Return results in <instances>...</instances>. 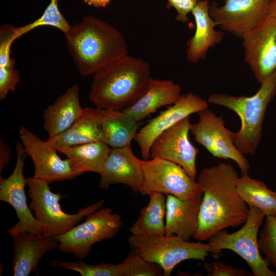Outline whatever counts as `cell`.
<instances>
[{
	"instance_id": "obj_20",
	"label": "cell",
	"mask_w": 276,
	"mask_h": 276,
	"mask_svg": "<svg viewBox=\"0 0 276 276\" xmlns=\"http://www.w3.org/2000/svg\"><path fill=\"white\" fill-rule=\"evenodd\" d=\"M202 196L181 200L167 195L166 235H175L186 241L193 237L198 228Z\"/></svg>"
},
{
	"instance_id": "obj_1",
	"label": "cell",
	"mask_w": 276,
	"mask_h": 276,
	"mask_svg": "<svg viewBox=\"0 0 276 276\" xmlns=\"http://www.w3.org/2000/svg\"><path fill=\"white\" fill-rule=\"evenodd\" d=\"M238 177L234 167L226 163L201 171L196 181L203 196L195 239L208 240L221 230L239 226L246 222L249 208L237 191Z\"/></svg>"
},
{
	"instance_id": "obj_4",
	"label": "cell",
	"mask_w": 276,
	"mask_h": 276,
	"mask_svg": "<svg viewBox=\"0 0 276 276\" xmlns=\"http://www.w3.org/2000/svg\"><path fill=\"white\" fill-rule=\"evenodd\" d=\"M260 84L259 90L251 96L215 93L207 100L208 103L224 107L238 116L241 127L238 131L232 132V138L243 154L254 155L261 141L265 112L276 96V71Z\"/></svg>"
},
{
	"instance_id": "obj_33",
	"label": "cell",
	"mask_w": 276,
	"mask_h": 276,
	"mask_svg": "<svg viewBox=\"0 0 276 276\" xmlns=\"http://www.w3.org/2000/svg\"><path fill=\"white\" fill-rule=\"evenodd\" d=\"M19 81V73L15 67H0V99L15 91Z\"/></svg>"
},
{
	"instance_id": "obj_13",
	"label": "cell",
	"mask_w": 276,
	"mask_h": 276,
	"mask_svg": "<svg viewBox=\"0 0 276 276\" xmlns=\"http://www.w3.org/2000/svg\"><path fill=\"white\" fill-rule=\"evenodd\" d=\"M19 136L27 156L31 158L34 164V178L50 184L76 177L69 159H62L58 155V151L47 140H42L22 126L19 129Z\"/></svg>"
},
{
	"instance_id": "obj_31",
	"label": "cell",
	"mask_w": 276,
	"mask_h": 276,
	"mask_svg": "<svg viewBox=\"0 0 276 276\" xmlns=\"http://www.w3.org/2000/svg\"><path fill=\"white\" fill-rule=\"evenodd\" d=\"M260 251L269 264L276 267V217L266 216L258 238Z\"/></svg>"
},
{
	"instance_id": "obj_10",
	"label": "cell",
	"mask_w": 276,
	"mask_h": 276,
	"mask_svg": "<svg viewBox=\"0 0 276 276\" xmlns=\"http://www.w3.org/2000/svg\"><path fill=\"white\" fill-rule=\"evenodd\" d=\"M198 120L192 124L190 132L195 141L204 147L213 156L234 161L242 173H248L249 163L235 145L232 131L225 125L222 117L208 108L199 112Z\"/></svg>"
},
{
	"instance_id": "obj_21",
	"label": "cell",
	"mask_w": 276,
	"mask_h": 276,
	"mask_svg": "<svg viewBox=\"0 0 276 276\" xmlns=\"http://www.w3.org/2000/svg\"><path fill=\"white\" fill-rule=\"evenodd\" d=\"M79 88L74 85L43 111V127L49 138L55 137L70 128L83 114Z\"/></svg>"
},
{
	"instance_id": "obj_28",
	"label": "cell",
	"mask_w": 276,
	"mask_h": 276,
	"mask_svg": "<svg viewBox=\"0 0 276 276\" xmlns=\"http://www.w3.org/2000/svg\"><path fill=\"white\" fill-rule=\"evenodd\" d=\"M50 264L54 267H61L72 270L82 276H124L123 265L100 263L97 265L87 264L80 259L74 262L53 260Z\"/></svg>"
},
{
	"instance_id": "obj_26",
	"label": "cell",
	"mask_w": 276,
	"mask_h": 276,
	"mask_svg": "<svg viewBox=\"0 0 276 276\" xmlns=\"http://www.w3.org/2000/svg\"><path fill=\"white\" fill-rule=\"evenodd\" d=\"M148 195L149 201L141 210L137 220L130 227L131 234L149 236L165 235L166 198L164 194L153 192Z\"/></svg>"
},
{
	"instance_id": "obj_25",
	"label": "cell",
	"mask_w": 276,
	"mask_h": 276,
	"mask_svg": "<svg viewBox=\"0 0 276 276\" xmlns=\"http://www.w3.org/2000/svg\"><path fill=\"white\" fill-rule=\"evenodd\" d=\"M111 148L102 142H95L59 148L70 161L76 175L91 172L100 174Z\"/></svg>"
},
{
	"instance_id": "obj_30",
	"label": "cell",
	"mask_w": 276,
	"mask_h": 276,
	"mask_svg": "<svg viewBox=\"0 0 276 276\" xmlns=\"http://www.w3.org/2000/svg\"><path fill=\"white\" fill-rule=\"evenodd\" d=\"M124 276H162L163 270L156 263L149 261L133 250L122 262Z\"/></svg>"
},
{
	"instance_id": "obj_6",
	"label": "cell",
	"mask_w": 276,
	"mask_h": 276,
	"mask_svg": "<svg viewBox=\"0 0 276 276\" xmlns=\"http://www.w3.org/2000/svg\"><path fill=\"white\" fill-rule=\"evenodd\" d=\"M128 242L132 250L145 259L159 265L164 276H170L174 267L186 260L204 262L212 251L208 243L189 242L175 235L131 234Z\"/></svg>"
},
{
	"instance_id": "obj_35",
	"label": "cell",
	"mask_w": 276,
	"mask_h": 276,
	"mask_svg": "<svg viewBox=\"0 0 276 276\" xmlns=\"http://www.w3.org/2000/svg\"><path fill=\"white\" fill-rule=\"evenodd\" d=\"M168 7H173L177 11L175 19L182 23L189 21L188 14L193 9L199 0H167Z\"/></svg>"
},
{
	"instance_id": "obj_3",
	"label": "cell",
	"mask_w": 276,
	"mask_h": 276,
	"mask_svg": "<svg viewBox=\"0 0 276 276\" xmlns=\"http://www.w3.org/2000/svg\"><path fill=\"white\" fill-rule=\"evenodd\" d=\"M151 78L147 62L127 55L93 75L88 98L96 108L124 110L144 93Z\"/></svg>"
},
{
	"instance_id": "obj_15",
	"label": "cell",
	"mask_w": 276,
	"mask_h": 276,
	"mask_svg": "<svg viewBox=\"0 0 276 276\" xmlns=\"http://www.w3.org/2000/svg\"><path fill=\"white\" fill-rule=\"evenodd\" d=\"M190 117L160 134L150 148L151 158L159 157L180 166L194 179L197 176L196 158L199 152L190 141Z\"/></svg>"
},
{
	"instance_id": "obj_22",
	"label": "cell",
	"mask_w": 276,
	"mask_h": 276,
	"mask_svg": "<svg viewBox=\"0 0 276 276\" xmlns=\"http://www.w3.org/2000/svg\"><path fill=\"white\" fill-rule=\"evenodd\" d=\"M181 91L180 85L171 79L151 78L144 93L123 111L140 122L158 108L175 103L180 97Z\"/></svg>"
},
{
	"instance_id": "obj_23",
	"label": "cell",
	"mask_w": 276,
	"mask_h": 276,
	"mask_svg": "<svg viewBox=\"0 0 276 276\" xmlns=\"http://www.w3.org/2000/svg\"><path fill=\"white\" fill-rule=\"evenodd\" d=\"M47 141L57 150L91 142H103L99 108H85L81 116L70 128Z\"/></svg>"
},
{
	"instance_id": "obj_5",
	"label": "cell",
	"mask_w": 276,
	"mask_h": 276,
	"mask_svg": "<svg viewBox=\"0 0 276 276\" xmlns=\"http://www.w3.org/2000/svg\"><path fill=\"white\" fill-rule=\"evenodd\" d=\"M26 185L31 201L29 207L39 223L42 234L55 237L64 234L77 225L84 217L102 208L105 201L100 199L76 214H70L61 209L60 201L66 195L53 192L45 181L32 177H26Z\"/></svg>"
},
{
	"instance_id": "obj_24",
	"label": "cell",
	"mask_w": 276,
	"mask_h": 276,
	"mask_svg": "<svg viewBox=\"0 0 276 276\" xmlns=\"http://www.w3.org/2000/svg\"><path fill=\"white\" fill-rule=\"evenodd\" d=\"M99 114L104 143L111 148L131 145L140 122L123 110L99 108Z\"/></svg>"
},
{
	"instance_id": "obj_18",
	"label": "cell",
	"mask_w": 276,
	"mask_h": 276,
	"mask_svg": "<svg viewBox=\"0 0 276 276\" xmlns=\"http://www.w3.org/2000/svg\"><path fill=\"white\" fill-rule=\"evenodd\" d=\"M13 271L14 276H28L36 271L38 264L48 252L58 248L55 237L29 233L12 236Z\"/></svg>"
},
{
	"instance_id": "obj_16",
	"label": "cell",
	"mask_w": 276,
	"mask_h": 276,
	"mask_svg": "<svg viewBox=\"0 0 276 276\" xmlns=\"http://www.w3.org/2000/svg\"><path fill=\"white\" fill-rule=\"evenodd\" d=\"M207 108V100L189 92L181 95L175 103L150 120L139 130L134 138L143 159L151 158V146L160 134L185 118Z\"/></svg>"
},
{
	"instance_id": "obj_29",
	"label": "cell",
	"mask_w": 276,
	"mask_h": 276,
	"mask_svg": "<svg viewBox=\"0 0 276 276\" xmlns=\"http://www.w3.org/2000/svg\"><path fill=\"white\" fill-rule=\"evenodd\" d=\"M41 26L56 28L65 34L71 26L61 13L58 6V0H51L50 4L40 17L22 27L16 28L17 38L33 29Z\"/></svg>"
},
{
	"instance_id": "obj_11",
	"label": "cell",
	"mask_w": 276,
	"mask_h": 276,
	"mask_svg": "<svg viewBox=\"0 0 276 276\" xmlns=\"http://www.w3.org/2000/svg\"><path fill=\"white\" fill-rule=\"evenodd\" d=\"M241 38L244 61L261 83L276 71V20L267 15Z\"/></svg>"
},
{
	"instance_id": "obj_9",
	"label": "cell",
	"mask_w": 276,
	"mask_h": 276,
	"mask_svg": "<svg viewBox=\"0 0 276 276\" xmlns=\"http://www.w3.org/2000/svg\"><path fill=\"white\" fill-rule=\"evenodd\" d=\"M142 168L143 195L155 192L189 200L202 195L196 180L175 163L155 157L142 160Z\"/></svg>"
},
{
	"instance_id": "obj_14",
	"label": "cell",
	"mask_w": 276,
	"mask_h": 276,
	"mask_svg": "<svg viewBox=\"0 0 276 276\" xmlns=\"http://www.w3.org/2000/svg\"><path fill=\"white\" fill-rule=\"evenodd\" d=\"M224 1L221 6L210 5V15L222 31L241 38L267 16L271 0Z\"/></svg>"
},
{
	"instance_id": "obj_19",
	"label": "cell",
	"mask_w": 276,
	"mask_h": 276,
	"mask_svg": "<svg viewBox=\"0 0 276 276\" xmlns=\"http://www.w3.org/2000/svg\"><path fill=\"white\" fill-rule=\"evenodd\" d=\"M209 0H199L192 14L196 25L194 35L187 41V60L196 64L206 57L210 48L219 44L224 37L223 31L215 29L217 25L210 14Z\"/></svg>"
},
{
	"instance_id": "obj_12",
	"label": "cell",
	"mask_w": 276,
	"mask_h": 276,
	"mask_svg": "<svg viewBox=\"0 0 276 276\" xmlns=\"http://www.w3.org/2000/svg\"><path fill=\"white\" fill-rule=\"evenodd\" d=\"M17 158L14 169L7 178L0 177V200L11 205L15 211L18 221L8 229L12 237L19 234L29 233L42 234L41 227L27 204L25 192L26 178L24 167L26 153L21 143L16 145Z\"/></svg>"
},
{
	"instance_id": "obj_32",
	"label": "cell",
	"mask_w": 276,
	"mask_h": 276,
	"mask_svg": "<svg viewBox=\"0 0 276 276\" xmlns=\"http://www.w3.org/2000/svg\"><path fill=\"white\" fill-rule=\"evenodd\" d=\"M16 27L4 24L0 28V67H15V60L11 56V47L17 38Z\"/></svg>"
},
{
	"instance_id": "obj_7",
	"label": "cell",
	"mask_w": 276,
	"mask_h": 276,
	"mask_svg": "<svg viewBox=\"0 0 276 276\" xmlns=\"http://www.w3.org/2000/svg\"><path fill=\"white\" fill-rule=\"evenodd\" d=\"M248 206L247 219L240 229L232 233L223 229L208 240L213 256L218 258L222 250H231L246 261L252 275L276 276V272L270 270L269 263L262 258L258 246V232L266 216L258 208Z\"/></svg>"
},
{
	"instance_id": "obj_17",
	"label": "cell",
	"mask_w": 276,
	"mask_h": 276,
	"mask_svg": "<svg viewBox=\"0 0 276 276\" xmlns=\"http://www.w3.org/2000/svg\"><path fill=\"white\" fill-rule=\"evenodd\" d=\"M99 188L107 190L113 184L127 185L141 193L143 180L142 160L133 153L131 145L111 148L100 174Z\"/></svg>"
},
{
	"instance_id": "obj_2",
	"label": "cell",
	"mask_w": 276,
	"mask_h": 276,
	"mask_svg": "<svg viewBox=\"0 0 276 276\" xmlns=\"http://www.w3.org/2000/svg\"><path fill=\"white\" fill-rule=\"evenodd\" d=\"M68 52L83 77L95 74L128 55L125 39L114 26L87 16L64 34Z\"/></svg>"
},
{
	"instance_id": "obj_38",
	"label": "cell",
	"mask_w": 276,
	"mask_h": 276,
	"mask_svg": "<svg viewBox=\"0 0 276 276\" xmlns=\"http://www.w3.org/2000/svg\"><path fill=\"white\" fill-rule=\"evenodd\" d=\"M267 15L276 20V0H271L268 6Z\"/></svg>"
},
{
	"instance_id": "obj_27",
	"label": "cell",
	"mask_w": 276,
	"mask_h": 276,
	"mask_svg": "<svg viewBox=\"0 0 276 276\" xmlns=\"http://www.w3.org/2000/svg\"><path fill=\"white\" fill-rule=\"evenodd\" d=\"M236 188L248 206L258 208L266 216L276 217V192L263 181L251 178L248 173H242L237 179Z\"/></svg>"
},
{
	"instance_id": "obj_36",
	"label": "cell",
	"mask_w": 276,
	"mask_h": 276,
	"mask_svg": "<svg viewBox=\"0 0 276 276\" xmlns=\"http://www.w3.org/2000/svg\"><path fill=\"white\" fill-rule=\"evenodd\" d=\"M10 157V147L1 137L0 139V172L9 164Z\"/></svg>"
},
{
	"instance_id": "obj_8",
	"label": "cell",
	"mask_w": 276,
	"mask_h": 276,
	"mask_svg": "<svg viewBox=\"0 0 276 276\" xmlns=\"http://www.w3.org/2000/svg\"><path fill=\"white\" fill-rule=\"evenodd\" d=\"M112 212L111 208H101L87 215L84 222L55 236L58 249L80 259L85 258L95 243L113 238L122 227L121 216Z\"/></svg>"
},
{
	"instance_id": "obj_37",
	"label": "cell",
	"mask_w": 276,
	"mask_h": 276,
	"mask_svg": "<svg viewBox=\"0 0 276 276\" xmlns=\"http://www.w3.org/2000/svg\"><path fill=\"white\" fill-rule=\"evenodd\" d=\"M110 1L111 0H84L87 5L97 8L106 7Z\"/></svg>"
},
{
	"instance_id": "obj_34",
	"label": "cell",
	"mask_w": 276,
	"mask_h": 276,
	"mask_svg": "<svg viewBox=\"0 0 276 276\" xmlns=\"http://www.w3.org/2000/svg\"><path fill=\"white\" fill-rule=\"evenodd\" d=\"M209 276H248L251 273L239 268L234 267L220 261H215L204 265Z\"/></svg>"
}]
</instances>
